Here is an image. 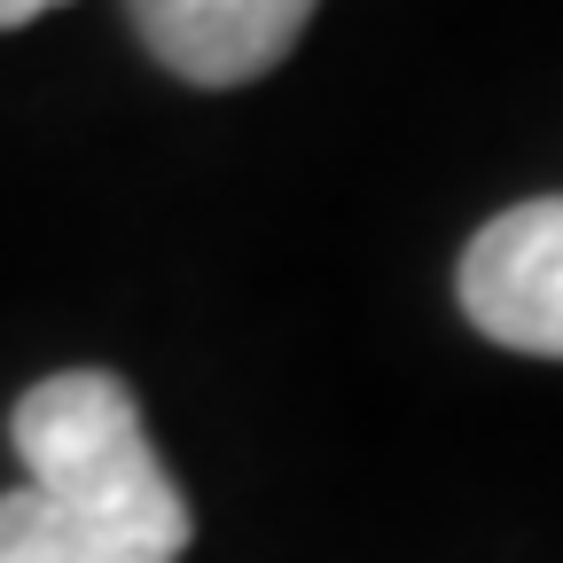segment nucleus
Returning a JSON list of instances; mask_svg holds the SVG:
<instances>
[{
    "label": "nucleus",
    "mask_w": 563,
    "mask_h": 563,
    "mask_svg": "<svg viewBox=\"0 0 563 563\" xmlns=\"http://www.w3.org/2000/svg\"><path fill=\"white\" fill-rule=\"evenodd\" d=\"M0 563H173V555L16 485V493H0Z\"/></svg>",
    "instance_id": "20e7f679"
},
{
    "label": "nucleus",
    "mask_w": 563,
    "mask_h": 563,
    "mask_svg": "<svg viewBox=\"0 0 563 563\" xmlns=\"http://www.w3.org/2000/svg\"><path fill=\"white\" fill-rule=\"evenodd\" d=\"M47 9H63V0H0V32H16V24H32Z\"/></svg>",
    "instance_id": "39448f33"
},
{
    "label": "nucleus",
    "mask_w": 563,
    "mask_h": 563,
    "mask_svg": "<svg viewBox=\"0 0 563 563\" xmlns=\"http://www.w3.org/2000/svg\"><path fill=\"white\" fill-rule=\"evenodd\" d=\"M462 313L493 344L563 361V196L509 203L462 251Z\"/></svg>",
    "instance_id": "f03ea898"
},
{
    "label": "nucleus",
    "mask_w": 563,
    "mask_h": 563,
    "mask_svg": "<svg viewBox=\"0 0 563 563\" xmlns=\"http://www.w3.org/2000/svg\"><path fill=\"white\" fill-rule=\"evenodd\" d=\"M133 32L188 87H251L290 55L321 0H125Z\"/></svg>",
    "instance_id": "7ed1b4c3"
},
{
    "label": "nucleus",
    "mask_w": 563,
    "mask_h": 563,
    "mask_svg": "<svg viewBox=\"0 0 563 563\" xmlns=\"http://www.w3.org/2000/svg\"><path fill=\"white\" fill-rule=\"evenodd\" d=\"M9 439L24 462V485L47 493V501L79 509L141 548H157L180 563V548L196 540V509L188 493L165 477L150 431H141V399L125 376L110 368H63L40 376L16 415H9Z\"/></svg>",
    "instance_id": "f257e3e1"
}]
</instances>
